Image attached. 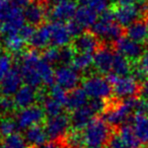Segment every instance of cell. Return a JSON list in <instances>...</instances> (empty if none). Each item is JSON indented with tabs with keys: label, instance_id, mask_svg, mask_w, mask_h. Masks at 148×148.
<instances>
[{
	"label": "cell",
	"instance_id": "cell-32",
	"mask_svg": "<svg viewBox=\"0 0 148 148\" xmlns=\"http://www.w3.org/2000/svg\"><path fill=\"white\" fill-rule=\"evenodd\" d=\"M74 69L78 72H85L93 65V55L86 53H76L71 62Z\"/></svg>",
	"mask_w": 148,
	"mask_h": 148
},
{
	"label": "cell",
	"instance_id": "cell-17",
	"mask_svg": "<svg viewBox=\"0 0 148 148\" xmlns=\"http://www.w3.org/2000/svg\"><path fill=\"white\" fill-rule=\"evenodd\" d=\"M114 54L108 47H101L93 55V67L101 74H109L112 72L114 61Z\"/></svg>",
	"mask_w": 148,
	"mask_h": 148
},
{
	"label": "cell",
	"instance_id": "cell-58",
	"mask_svg": "<svg viewBox=\"0 0 148 148\" xmlns=\"http://www.w3.org/2000/svg\"><path fill=\"white\" fill-rule=\"evenodd\" d=\"M89 148H90V147H89Z\"/></svg>",
	"mask_w": 148,
	"mask_h": 148
},
{
	"label": "cell",
	"instance_id": "cell-12",
	"mask_svg": "<svg viewBox=\"0 0 148 148\" xmlns=\"http://www.w3.org/2000/svg\"><path fill=\"white\" fill-rule=\"evenodd\" d=\"M25 18L23 15V9L18 6H14L9 16L4 21L0 23V31L6 36L16 35L19 33L21 27L25 25Z\"/></svg>",
	"mask_w": 148,
	"mask_h": 148
},
{
	"label": "cell",
	"instance_id": "cell-55",
	"mask_svg": "<svg viewBox=\"0 0 148 148\" xmlns=\"http://www.w3.org/2000/svg\"><path fill=\"white\" fill-rule=\"evenodd\" d=\"M1 54H2V52H1V49H0V55H1Z\"/></svg>",
	"mask_w": 148,
	"mask_h": 148
},
{
	"label": "cell",
	"instance_id": "cell-35",
	"mask_svg": "<svg viewBox=\"0 0 148 148\" xmlns=\"http://www.w3.org/2000/svg\"><path fill=\"white\" fill-rule=\"evenodd\" d=\"M3 145L5 148H29V146L25 136L16 132L5 138L3 141Z\"/></svg>",
	"mask_w": 148,
	"mask_h": 148
},
{
	"label": "cell",
	"instance_id": "cell-47",
	"mask_svg": "<svg viewBox=\"0 0 148 148\" xmlns=\"http://www.w3.org/2000/svg\"><path fill=\"white\" fill-rule=\"evenodd\" d=\"M108 148H127V146L123 143L120 137L118 135L112 136L110 139L109 143H108Z\"/></svg>",
	"mask_w": 148,
	"mask_h": 148
},
{
	"label": "cell",
	"instance_id": "cell-9",
	"mask_svg": "<svg viewBox=\"0 0 148 148\" xmlns=\"http://www.w3.org/2000/svg\"><path fill=\"white\" fill-rule=\"evenodd\" d=\"M80 74L68 65H61L55 70V83L66 90L76 88L80 83Z\"/></svg>",
	"mask_w": 148,
	"mask_h": 148
},
{
	"label": "cell",
	"instance_id": "cell-41",
	"mask_svg": "<svg viewBox=\"0 0 148 148\" xmlns=\"http://www.w3.org/2000/svg\"><path fill=\"white\" fill-rule=\"evenodd\" d=\"M75 54L76 52L73 49V47L66 46V47L60 48V63H62V65L71 64Z\"/></svg>",
	"mask_w": 148,
	"mask_h": 148
},
{
	"label": "cell",
	"instance_id": "cell-19",
	"mask_svg": "<svg viewBox=\"0 0 148 148\" xmlns=\"http://www.w3.org/2000/svg\"><path fill=\"white\" fill-rule=\"evenodd\" d=\"M38 99H39V93L37 88L27 84L21 85V88L13 95L15 106L19 109H25L35 105V101H38Z\"/></svg>",
	"mask_w": 148,
	"mask_h": 148
},
{
	"label": "cell",
	"instance_id": "cell-2",
	"mask_svg": "<svg viewBox=\"0 0 148 148\" xmlns=\"http://www.w3.org/2000/svg\"><path fill=\"white\" fill-rule=\"evenodd\" d=\"M41 59L42 57L35 49L23 53L19 58V70L23 75V82L35 88H39L43 84V80L37 70V65Z\"/></svg>",
	"mask_w": 148,
	"mask_h": 148
},
{
	"label": "cell",
	"instance_id": "cell-22",
	"mask_svg": "<svg viewBox=\"0 0 148 148\" xmlns=\"http://www.w3.org/2000/svg\"><path fill=\"white\" fill-rule=\"evenodd\" d=\"M126 36L140 44L148 42V25L143 21H137L126 27Z\"/></svg>",
	"mask_w": 148,
	"mask_h": 148
},
{
	"label": "cell",
	"instance_id": "cell-43",
	"mask_svg": "<svg viewBox=\"0 0 148 148\" xmlns=\"http://www.w3.org/2000/svg\"><path fill=\"white\" fill-rule=\"evenodd\" d=\"M134 112L137 115H148V99H136Z\"/></svg>",
	"mask_w": 148,
	"mask_h": 148
},
{
	"label": "cell",
	"instance_id": "cell-16",
	"mask_svg": "<svg viewBox=\"0 0 148 148\" xmlns=\"http://www.w3.org/2000/svg\"><path fill=\"white\" fill-rule=\"evenodd\" d=\"M23 82V75L21 70L17 68H12L7 73V75L0 81V92L2 95L11 97L21 88Z\"/></svg>",
	"mask_w": 148,
	"mask_h": 148
},
{
	"label": "cell",
	"instance_id": "cell-8",
	"mask_svg": "<svg viewBox=\"0 0 148 148\" xmlns=\"http://www.w3.org/2000/svg\"><path fill=\"white\" fill-rule=\"evenodd\" d=\"M70 126H71V120L65 114L51 117L46 122V131L51 140L63 139V137L68 133Z\"/></svg>",
	"mask_w": 148,
	"mask_h": 148
},
{
	"label": "cell",
	"instance_id": "cell-53",
	"mask_svg": "<svg viewBox=\"0 0 148 148\" xmlns=\"http://www.w3.org/2000/svg\"><path fill=\"white\" fill-rule=\"evenodd\" d=\"M2 36H3L2 32L0 31V43H1V41H2Z\"/></svg>",
	"mask_w": 148,
	"mask_h": 148
},
{
	"label": "cell",
	"instance_id": "cell-18",
	"mask_svg": "<svg viewBox=\"0 0 148 148\" xmlns=\"http://www.w3.org/2000/svg\"><path fill=\"white\" fill-rule=\"evenodd\" d=\"M51 44L58 48H63L69 45L71 41V35L67 29V25L60 21H53L49 23Z\"/></svg>",
	"mask_w": 148,
	"mask_h": 148
},
{
	"label": "cell",
	"instance_id": "cell-23",
	"mask_svg": "<svg viewBox=\"0 0 148 148\" xmlns=\"http://www.w3.org/2000/svg\"><path fill=\"white\" fill-rule=\"evenodd\" d=\"M97 13L95 9H92L89 6L81 5L78 7L75 13L74 19L79 23L82 27L87 29V27H92L95 25V23L99 19Z\"/></svg>",
	"mask_w": 148,
	"mask_h": 148
},
{
	"label": "cell",
	"instance_id": "cell-54",
	"mask_svg": "<svg viewBox=\"0 0 148 148\" xmlns=\"http://www.w3.org/2000/svg\"><path fill=\"white\" fill-rule=\"evenodd\" d=\"M0 148H5V147H4V145H3V144L0 143Z\"/></svg>",
	"mask_w": 148,
	"mask_h": 148
},
{
	"label": "cell",
	"instance_id": "cell-36",
	"mask_svg": "<svg viewBox=\"0 0 148 148\" xmlns=\"http://www.w3.org/2000/svg\"><path fill=\"white\" fill-rule=\"evenodd\" d=\"M79 2L81 3V5L91 7L97 12L103 13V11L109 9L111 0H79Z\"/></svg>",
	"mask_w": 148,
	"mask_h": 148
},
{
	"label": "cell",
	"instance_id": "cell-50",
	"mask_svg": "<svg viewBox=\"0 0 148 148\" xmlns=\"http://www.w3.org/2000/svg\"><path fill=\"white\" fill-rule=\"evenodd\" d=\"M11 1H12L13 4L21 7V8H25V6H27L31 3V0H11Z\"/></svg>",
	"mask_w": 148,
	"mask_h": 148
},
{
	"label": "cell",
	"instance_id": "cell-3",
	"mask_svg": "<svg viewBox=\"0 0 148 148\" xmlns=\"http://www.w3.org/2000/svg\"><path fill=\"white\" fill-rule=\"evenodd\" d=\"M136 99L137 97H133L123 99L122 101L111 103V105H108L103 113V119L110 126H122L129 119L130 114L134 112Z\"/></svg>",
	"mask_w": 148,
	"mask_h": 148
},
{
	"label": "cell",
	"instance_id": "cell-28",
	"mask_svg": "<svg viewBox=\"0 0 148 148\" xmlns=\"http://www.w3.org/2000/svg\"><path fill=\"white\" fill-rule=\"evenodd\" d=\"M132 70H133V65L131 63V60H129L125 56L116 51L114 54L112 72L119 75V76H126L129 73H131Z\"/></svg>",
	"mask_w": 148,
	"mask_h": 148
},
{
	"label": "cell",
	"instance_id": "cell-29",
	"mask_svg": "<svg viewBox=\"0 0 148 148\" xmlns=\"http://www.w3.org/2000/svg\"><path fill=\"white\" fill-rule=\"evenodd\" d=\"M118 136L123 141V143L127 146V148H138L141 144L138 140L132 126L127 125V124H123L122 126H120Z\"/></svg>",
	"mask_w": 148,
	"mask_h": 148
},
{
	"label": "cell",
	"instance_id": "cell-51",
	"mask_svg": "<svg viewBox=\"0 0 148 148\" xmlns=\"http://www.w3.org/2000/svg\"><path fill=\"white\" fill-rule=\"evenodd\" d=\"M118 4H136L140 0H117Z\"/></svg>",
	"mask_w": 148,
	"mask_h": 148
},
{
	"label": "cell",
	"instance_id": "cell-13",
	"mask_svg": "<svg viewBox=\"0 0 148 148\" xmlns=\"http://www.w3.org/2000/svg\"><path fill=\"white\" fill-rule=\"evenodd\" d=\"M77 8L78 7H77L75 1L69 0L65 2L54 4L53 7L49 10L48 14L54 21L68 23V21H72V18H74Z\"/></svg>",
	"mask_w": 148,
	"mask_h": 148
},
{
	"label": "cell",
	"instance_id": "cell-42",
	"mask_svg": "<svg viewBox=\"0 0 148 148\" xmlns=\"http://www.w3.org/2000/svg\"><path fill=\"white\" fill-rule=\"evenodd\" d=\"M14 5L11 0H0V23L4 21L11 13Z\"/></svg>",
	"mask_w": 148,
	"mask_h": 148
},
{
	"label": "cell",
	"instance_id": "cell-5",
	"mask_svg": "<svg viewBox=\"0 0 148 148\" xmlns=\"http://www.w3.org/2000/svg\"><path fill=\"white\" fill-rule=\"evenodd\" d=\"M107 78L113 86V93L118 99H125L128 97H133L140 90V85L138 83L139 81L133 75L119 76L111 72L108 74Z\"/></svg>",
	"mask_w": 148,
	"mask_h": 148
},
{
	"label": "cell",
	"instance_id": "cell-46",
	"mask_svg": "<svg viewBox=\"0 0 148 148\" xmlns=\"http://www.w3.org/2000/svg\"><path fill=\"white\" fill-rule=\"evenodd\" d=\"M138 64L140 69L143 71V73L145 74V76L148 78V51L144 52V54L142 55V57L138 60Z\"/></svg>",
	"mask_w": 148,
	"mask_h": 148
},
{
	"label": "cell",
	"instance_id": "cell-6",
	"mask_svg": "<svg viewBox=\"0 0 148 148\" xmlns=\"http://www.w3.org/2000/svg\"><path fill=\"white\" fill-rule=\"evenodd\" d=\"M82 88L93 99H107L113 95V86L107 77L99 74H92L85 77L82 81Z\"/></svg>",
	"mask_w": 148,
	"mask_h": 148
},
{
	"label": "cell",
	"instance_id": "cell-10",
	"mask_svg": "<svg viewBox=\"0 0 148 148\" xmlns=\"http://www.w3.org/2000/svg\"><path fill=\"white\" fill-rule=\"evenodd\" d=\"M115 48L117 52L125 56L131 61H138L144 54V48L142 44L133 41L127 36H122L115 42Z\"/></svg>",
	"mask_w": 148,
	"mask_h": 148
},
{
	"label": "cell",
	"instance_id": "cell-52",
	"mask_svg": "<svg viewBox=\"0 0 148 148\" xmlns=\"http://www.w3.org/2000/svg\"><path fill=\"white\" fill-rule=\"evenodd\" d=\"M53 4H57V3H61V2H65V1H69V0H51Z\"/></svg>",
	"mask_w": 148,
	"mask_h": 148
},
{
	"label": "cell",
	"instance_id": "cell-39",
	"mask_svg": "<svg viewBox=\"0 0 148 148\" xmlns=\"http://www.w3.org/2000/svg\"><path fill=\"white\" fill-rule=\"evenodd\" d=\"M16 107L13 99L7 95H1L0 97V115L7 116L11 114Z\"/></svg>",
	"mask_w": 148,
	"mask_h": 148
},
{
	"label": "cell",
	"instance_id": "cell-15",
	"mask_svg": "<svg viewBox=\"0 0 148 148\" xmlns=\"http://www.w3.org/2000/svg\"><path fill=\"white\" fill-rule=\"evenodd\" d=\"M99 38L93 33L85 32L75 38L73 42V49L76 53H95L99 49Z\"/></svg>",
	"mask_w": 148,
	"mask_h": 148
},
{
	"label": "cell",
	"instance_id": "cell-27",
	"mask_svg": "<svg viewBox=\"0 0 148 148\" xmlns=\"http://www.w3.org/2000/svg\"><path fill=\"white\" fill-rule=\"evenodd\" d=\"M38 99L42 101V108H43L45 114L49 118L63 114L62 112H63L64 106L60 103L58 101L54 99L53 97H51L50 95H47L43 91L39 92V99Z\"/></svg>",
	"mask_w": 148,
	"mask_h": 148
},
{
	"label": "cell",
	"instance_id": "cell-31",
	"mask_svg": "<svg viewBox=\"0 0 148 148\" xmlns=\"http://www.w3.org/2000/svg\"><path fill=\"white\" fill-rule=\"evenodd\" d=\"M37 70L43 80V83L47 85H53L55 83V70L53 69L52 64L46 61L43 57L38 63Z\"/></svg>",
	"mask_w": 148,
	"mask_h": 148
},
{
	"label": "cell",
	"instance_id": "cell-34",
	"mask_svg": "<svg viewBox=\"0 0 148 148\" xmlns=\"http://www.w3.org/2000/svg\"><path fill=\"white\" fill-rule=\"evenodd\" d=\"M17 123L14 119L4 116L0 119V138H6L16 132Z\"/></svg>",
	"mask_w": 148,
	"mask_h": 148
},
{
	"label": "cell",
	"instance_id": "cell-1",
	"mask_svg": "<svg viewBox=\"0 0 148 148\" xmlns=\"http://www.w3.org/2000/svg\"><path fill=\"white\" fill-rule=\"evenodd\" d=\"M85 143L90 148H101L112 138L111 126L103 118H95L83 130Z\"/></svg>",
	"mask_w": 148,
	"mask_h": 148
},
{
	"label": "cell",
	"instance_id": "cell-20",
	"mask_svg": "<svg viewBox=\"0 0 148 148\" xmlns=\"http://www.w3.org/2000/svg\"><path fill=\"white\" fill-rule=\"evenodd\" d=\"M95 118V113L93 110L89 107L87 103L86 106L72 112L70 117L71 120V126L75 130H84V128Z\"/></svg>",
	"mask_w": 148,
	"mask_h": 148
},
{
	"label": "cell",
	"instance_id": "cell-44",
	"mask_svg": "<svg viewBox=\"0 0 148 148\" xmlns=\"http://www.w3.org/2000/svg\"><path fill=\"white\" fill-rule=\"evenodd\" d=\"M66 25H67V29H68V31H69L71 37L76 38L83 33V29H84V27H81L75 19H74V21H68V23H66Z\"/></svg>",
	"mask_w": 148,
	"mask_h": 148
},
{
	"label": "cell",
	"instance_id": "cell-40",
	"mask_svg": "<svg viewBox=\"0 0 148 148\" xmlns=\"http://www.w3.org/2000/svg\"><path fill=\"white\" fill-rule=\"evenodd\" d=\"M42 57L52 65L58 63V62H60V49L58 47H55V46L46 48L44 50Z\"/></svg>",
	"mask_w": 148,
	"mask_h": 148
},
{
	"label": "cell",
	"instance_id": "cell-7",
	"mask_svg": "<svg viewBox=\"0 0 148 148\" xmlns=\"http://www.w3.org/2000/svg\"><path fill=\"white\" fill-rule=\"evenodd\" d=\"M46 114L41 106L33 105L31 107L21 109L19 113L16 115L17 127L19 129L27 130L36 125H40L44 121Z\"/></svg>",
	"mask_w": 148,
	"mask_h": 148
},
{
	"label": "cell",
	"instance_id": "cell-49",
	"mask_svg": "<svg viewBox=\"0 0 148 148\" xmlns=\"http://www.w3.org/2000/svg\"><path fill=\"white\" fill-rule=\"evenodd\" d=\"M40 148H64L63 144L59 143L56 140H51V141L45 143L43 146H41Z\"/></svg>",
	"mask_w": 148,
	"mask_h": 148
},
{
	"label": "cell",
	"instance_id": "cell-26",
	"mask_svg": "<svg viewBox=\"0 0 148 148\" xmlns=\"http://www.w3.org/2000/svg\"><path fill=\"white\" fill-rule=\"evenodd\" d=\"M132 128L141 144H148V115H137L131 121Z\"/></svg>",
	"mask_w": 148,
	"mask_h": 148
},
{
	"label": "cell",
	"instance_id": "cell-33",
	"mask_svg": "<svg viewBox=\"0 0 148 148\" xmlns=\"http://www.w3.org/2000/svg\"><path fill=\"white\" fill-rule=\"evenodd\" d=\"M4 47L11 54H21L25 47V41L18 35L6 36L4 39Z\"/></svg>",
	"mask_w": 148,
	"mask_h": 148
},
{
	"label": "cell",
	"instance_id": "cell-21",
	"mask_svg": "<svg viewBox=\"0 0 148 148\" xmlns=\"http://www.w3.org/2000/svg\"><path fill=\"white\" fill-rule=\"evenodd\" d=\"M25 138L29 146L40 148L45 143H47L49 136L45 127L41 125H36L25 130Z\"/></svg>",
	"mask_w": 148,
	"mask_h": 148
},
{
	"label": "cell",
	"instance_id": "cell-24",
	"mask_svg": "<svg viewBox=\"0 0 148 148\" xmlns=\"http://www.w3.org/2000/svg\"><path fill=\"white\" fill-rule=\"evenodd\" d=\"M87 103H88V95H86L84 89L76 87V88L70 90V92L68 93L65 107L69 111L74 112L86 106Z\"/></svg>",
	"mask_w": 148,
	"mask_h": 148
},
{
	"label": "cell",
	"instance_id": "cell-57",
	"mask_svg": "<svg viewBox=\"0 0 148 148\" xmlns=\"http://www.w3.org/2000/svg\"><path fill=\"white\" fill-rule=\"evenodd\" d=\"M147 25H148V16H147Z\"/></svg>",
	"mask_w": 148,
	"mask_h": 148
},
{
	"label": "cell",
	"instance_id": "cell-59",
	"mask_svg": "<svg viewBox=\"0 0 148 148\" xmlns=\"http://www.w3.org/2000/svg\"><path fill=\"white\" fill-rule=\"evenodd\" d=\"M138 148H139V147H138Z\"/></svg>",
	"mask_w": 148,
	"mask_h": 148
},
{
	"label": "cell",
	"instance_id": "cell-11",
	"mask_svg": "<svg viewBox=\"0 0 148 148\" xmlns=\"http://www.w3.org/2000/svg\"><path fill=\"white\" fill-rule=\"evenodd\" d=\"M113 13L115 19L121 27H129L141 17V12L136 4H118L114 7Z\"/></svg>",
	"mask_w": 148,
	"mask_h": 148
},
{
	"label": "cell",
	"instance_id": "cell-30",
	"mask_svg": "<svg viewBox=\"0 0 148 148\" xmlns=\"http://www.w3.org/2000/svg\"><path fill=\"white\" fill-rule=\"evenodd\" d=\"M64 148H84L86 146L84 135L80 130L73 129L63 137Z\"/></svg>",
	"mask_w": 148,
	"mask_h": 148
},
{
	"label": "cell",
	"instance_id": "cell-45",
	"mask_svg": "<svg viewBox=\"0 0 148 148\" xmlns=\"http://www.w3.org/2000/svg\"><path fill=\"white\" fill-rule=\"evenodd\" d=\"M35 31H36V29L34 25H29V23H27V25H25L21 27L18 35L21 36L25 42H29V40L32 39L33 35L35 34Z\"/></svg>",
	"mask_w": 148,
	"mask_h": 148
},
{
	"label": "cell",
	"instance_id": "cell-4",
	"mask_svg": "<svg viewBox=\"0 0 148 148\" xmlns=\"http://www.w3.org/2000/svg\"><path fill=\"white\" fill-rule=\"evenodd\" d=\"M92 33L97 35L99 39L116 42L119 38L122 37L123 29L116 21L113 10L108 9L101 13L99 18L92 27Z\"/></svg>",
	"mask_w": 148,
	"mask_h": 148
},
{
	"label": "cell",
	"instance_id": "cell-38",
	"mask_svg": "<svg viewBox=\"0 0 148 148\" xmlns=\"http://www.w3.org/2000/svg\"><path fill=\"white\" fill-rule=\"evenodd\" d=\"M50 97H53L56 101H58L60 103H62V105L65 107L68 93L65 88H63L62 86H60V85L55 83V84L51 85V88H50Z\"/></svg>",
	"mask_w": 148,
	"mask_h": 148
},
{
	"label": "cell",
	"instance_id": "cell-56",
	"mask_svg": "<svg viewBox=\"0 0 148 148\" xmlns=\"http://www.w3.org/2000/svg\"><path fill=\"white\" fill-rule=\"evenodd\" d=\"M36 1H44V0H36Z\"/></svg>",
	"mask_w": 148,
	"mask_h": 148
},
{
	"label": "cell",
	"instance_id": "cell-37",
	"mask_svg": "<svg viewBox=\"0 0 148 148\" xmlns=\"http://www.w3.org/2000/svg\"><path fill=\"white\" fill-rule=\"evenodd\" d=\"M13 60L10 54H1L0 55V81L7 75L9 71L12 69Z\"/></svg>",
	"mask_w": 148,
	"mask_h": 148
},
{
	"label": "cell",
	"instance_id": "cell-25",
	"mask_svg": "<svg viewBox=\"0 0 148 148\" xmlns=\"http://www.w3.org/2000/svg\"><path fill=\"white\" fill-rule=\"evenodd\" d=\"M31 46L35 50L46 49L49 44H51V36H50L49 23L48 25H39L38 29H36L35 34L33 35L32 39L29 42Z\"/></svg>",
	"mask_w": 148,
	"mask_h": 148
},
{
	"label": "cell",
	"instance_id": "cell-14",
	"mask_svg": "<svg viewBox=\"0 0 148 148\" xmlns=\"http://www.w3.org/2000/svg\"><path fill=\"white\" fill-rule=\"evenodd\" d=\"M48 12L49 10L47 9V6L43 3V1L31 2L27 6L23 8V15H25V21L34 27L43 25Z\"/></svg>",
	"mask_w": 148,
	"mask_h": 148
},
{
	"label": "cell",
	"instance_id": "cell-48",
	"mask_svg": "<svg viewBox=\"0 0 148 148\" xmlns=\"http://www.w3.org/2000/svg\"><path fill=\"white\" fill-rule=\"evenodd\" d=\"M141 97L148 99V79H146L145 81L142 82V84L140 85V90H139Z\"/></svg>",
	"mask_w": 148,
	"mask_h": 148
}]
</instances>
